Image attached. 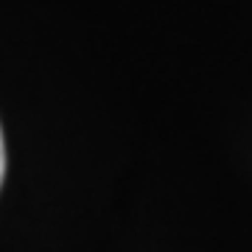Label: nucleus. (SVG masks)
I'll use <instances>...</instances> for the list:
<instances>
[{
	"mask_svg": "<svg viewBox=\"0 0 252 252\" xmlns=\"http://www.w3.org/2000/svg\"><path fill=\"white\" fill-rule=\"evenodd\" d=\"M6 165H9V157H6V140H0V180L6 177Z\"/></svg>",
	"mask_w": 252,
	"mask_h": 252,
	"instance_id": "nucleus-1",
	"label": "nucleus"
}]
</instances>
